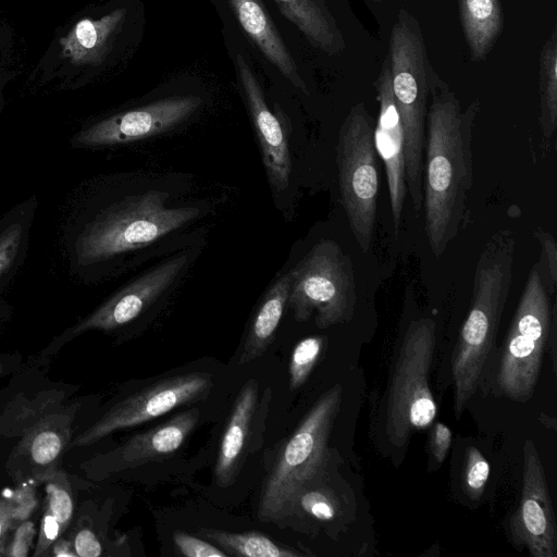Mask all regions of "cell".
Instances as JSON below:
<instances>
[{
  "instance_id": "obj_3",
  "label": "cell",
  "mask_w": 557,
  "mask_h": 557,
  "mask_svg": "<svg viewBox=\"0 0 557 557\" xmlns=\"http://www.w3.org/2000/svg\"><path fill=\"white\" fill-rule=\"evenodd\" d=\"M388 65L394 101L405 140L407 194L416 212L423 207V153L430 67L418 22L401 10L389 37Z\"/></svg>"
},
{
  "instance_id": "obj_29",
  "label": "cell",
  "mask_w": 557,
  "mask_h": 557,
  "mask_svg": "<svg viewBox=\"0 0 557 557\" xmlns=\"http://www.w3.org/2000/svg\"><path fill=\"white\" fill-rule=\"evenodd\" d=\"M61 434L49 424L36 430L28 442V453L32 460L38 466H48L54 462L63 449Z\"/></svg>"
},
{
  "instance_id": "obj_14",
  "label": "cell",
  "mask_w": 557,
  "mask_h": 557,
  "mask_svg": "<svg viewBox=\"0 0 557 557\" xmlns=\"http://www.w3.org/2000/svg\"><path fill=\"white\" fill-rule=\"evenodd\" d=\"M377 92L380 110L374 128V146L377 156L384 163L394 232L397 234L403 220L405 199L408 194L404 133L393 97L388 59H386L377 81Z\"/></svg>"
},
{
  "instance_id": "obj_35",
  "label": "cell",
  "mask_w": 557,
  "mask_h": 557,
  "mask_svg": "<svg viewBox=\"0 0 557 557\" xmlns=\"http://www.w3.org/2000/svg\"><path fill=\"white\" fill-rule=\"evenodd\" d=\"M430 432V451L437 463H442L449 451L453 441L450 429L441 422L432 423Z\"/></svg>"
},
{
  "instance_id": "obj_11",
  "label": "cell",
  "mask_w": 557,
  "mask_h": 557,
  "mask_svg": "<svg viewBox=\"0 0 557 557\" xmlns=\"http://www.w3.org/2000/svg\"><path fill=\"white\" fill-rule=\"evenodd\" d=\"M509 529L513 542L532 557L557 556L555 512L544 467L531 438L523 445L521 496Z\"/></svg>"
},
{
  "instance_id": "obj_25",
  "label": "cell",
  "mask_w": 557,
  "mask_h": 557,
  "mask_svg": "<svg viewBox=\"0 0 557 557\" xmlns=\"http://www.w3.org/2000/svg\"><path fill=\"white\" fill-rule=\"evenodd\" d=\"M319 480L300 488L289 507L288 517L307 516L317 521L330 522L341 512V503L336 493L318 483Z\"/></svg>"
},
{
  "instance_id": "obj_39",
  "label": "cell",
  "mask_w": 557,
  "mask_h": 557,
  "mask_svg": "<svg viewBox=\"0 0 557 557\" xmlns=\"http://www.w3.org/2000/svg\"><path fill=\"white\" fill-rule=\"evenodd\" d=\"M539 419L542 421V423L546 428H550L553 430L556 429V420H555V418L546 417L544 413H541Z\"/></svg>"
},
{
  "instance_id": "obj_9",
  "label": "cell",
  "mask_w": 557,
  "mask_h": 557,
  "mask_svg": "<svg viewBox=\"0 0 557 557\" xmlns=\"http://www.w3.org/2000/svg\"><path fill=\"white\" fill-rule=\"evenodd\" d=\"M336 162L341 200L352 235L366 253L375 231L379 166L373 120L363 102L355 104L342 124Z\"/></svg>"
},
{
  "instance_id": "obj_5",
  "label": "cell",
  "mask_w": 557,
  "mask_h": 557,
  "mask_svg": "<svg viewBox=\"0 0 557 557\" xmlns=\"http://www.w3.org/2000/svg\"><path fill=\"white\" fill-rule=\"evenodd\" d=\"M436 324L431 318L412 320L403 337L385 399V435L403 447L411 434L429 428L437 413L430 388Z\"/></svg>"
},
{
  "instance_id": "obj_17",
  "label": "cell",
  "mask_w": 557,
  "mask_h": 557,
  "mask_svg": "<svg viewBox=\"0 0 557 557\" xmlns=\"http://www.w3.org/2000/svg\"><path fill=\"white\" fill-rule=\"evenodd\" d=\"M259 384L248 380L239 389L225 425L214 467L220 486L231 485L238 475L248 455L257 413L260 409Z\"/></svg>"
},
{
  "instance_id": "obj_13",
  "label": "cell",
  "mask_w": 557,
  "mask_h": 557,
  "mask_svg": "<svg viewBox=\"0 0 557 557\" xmlns=\"http://www.w3.org/2000/svg\"><path fill=\"white\" fill-rule=\"evenodd\" d=\"M186 262L187 257L180 255L145 272L65 332L61 344L90 330L110 331L132 322L169 288Z\"/></svg>"
},
{
  "instance_id": "obj_26",
  "label": "cell",
  "mask_w": 557,
  "mask_h": 557,
  "mask_svg": "<svg viewBox=\"0 0 557 557\" xmlns=\"http://www.w3.org/2000/svg\"><path fill=\"white\" fill-rule=\"evenodd\" d=\"M325 337L308 336L294 347L288 366L289 388L295 391L302 386L310 376L324 348Z\"/></svg>"
},
{
  "instance_id": "obj_16",
  "label": "cell",
  "mask_w": 557,
  "mask_h": 557,
  "mask_svg": "<svg viewBox=\"0 0 557 557\" xmlns=\"http://www.w3.org/2000/svg\"><path fill=\"white\" fill-rule=\"evenodd\" d=\"M236 65L269 181L276 190H283L288 186L290 174V156L285 134L280 121L269 109L256 76L239 53L236 54Z\"/></svg>"
},
{
  "instance_id": "obj_23",
  "label": "cell",
  "mask_w": 557,
  "mask_h": 557,
  "mask_svg": "<svg viewBox=\"0 0 557 557\" xmlns=\"http://www.w3.org/2000/svg\"><path fill=\"white\" fill-rule=\"evenodd\" d=\"M198 533L218 544L228 556L298 557L300 553L273 542L267 535L251 531L234 533L218 529H200Z\"/></svg>"
},
{
  "instance_id": "obj_20",
  "label": "cell",
  "mask_w": 557,
  "mask_h": 557,
  "mask_svg": "<svg viewBox=\"0 0 557 557\" xmlns=\"http://www.w3.org/2000/svg\"><path fill=\"white\" fill-rule=\"evenodd\" d=\"M290 285L292 275L288 271L269 288L251 321L238 360L240 366L261 357L274 341L288 302Z\"/></svg>"
},
{
  "instance_id": "obj_38",
  "label": "cell",
  "mask_w": 557,
  "mask_h": 557,
  "mask_svg": "<svg viewBox=\"0 0 557 557\" xmlns=\"http://www.w3.org/2000/svg\"><path fill=\"white\" fill-rule=\"evenodd\" d=\"M71 543L63 540H57L52 546V552L50 553L53 556H70L75 557V552L72 550Z\"/></svg>"
},
{
  "instance_id": "obj_32",
  "label": "cell",
  "mask_w": 557,
  "mask_h": 557,
  "mask_svg": "<svg viewBox=\"0 0 557 557\" xmlns=\"http://www.w3.org/2000/svg\"><path fill=\"white\" fill-rule=\"evenodd\" d=\"M534 238L540 243L542 247V253L541 259L545 265L548 284H549V290L552 294L556 290V284H557V244L554 236L543 230V228H536L534 231Z\"/></svg>"
},
{
  "instance_id": "obj_41",
  "label": "cell",
  "mask_w": 557,
  "mask_h": 557,
  "mask_svg": "<svg viewBox=\"0 0 557 557\" xmlns=\"http://www.w3.org/2000/svg\"><path fill=\"white\" fill-rule=\"evenodd\" d=\"M375 1H377V0H375Z\"/></svg>"
},
{
  "instance_id": "obj_6",
  "label": "cell",
  "mask_w": 557,
  "mask_h": 557,
  "mask_svg": "<svg viewBox=\"0 0 557 557\" xmlns=\"http://www.w3.org/2000/svg\"><path fill=\"white\" fill-rule=\"evenodd\" d=\"M540 258L529 272L502 347L497 385L507 398L525 403L534 394L552 317V296Z\"/></svg>"
},
{
  "instance_id": "obj_12",
  "label": "cell",
  "mask_w": 557,
  "mask_h": 557,
  "mask_svg": "<svg viewBox=\"0 0 557 557\" xmlns=\"http://www.w3.org/2000/svg\"><path fill=\"white\" fill-rule=\"evenodd\" d=\"M197 96H175L122 112L77 135L88 146L115 145L164 133L188 119L201 104Z\"/></svg>"
},
{
  "instance_id": "obj_19",
  "label": "cell",
  "mask_w": 557,
  "mask_h": 557,
  "mask_svg": "<svg viewBox=\"0 0 557 557\" xmlns=\"http://www.w3.org/2000/svg\"><path fill=\"white\" fill-rule=\"evenodd\" d=\"M124 18L125 10L115 9L97 20H81L60 39L62 57L75 65L100 64Z\"/></svg>"
},
{
  "instance_id": "obj_24",
  "label": "cell",
  "mask_w": 557,
  "mask_h": 557,
  "mask_svg": "<svg viewBox=\"0 0 557 557\" xmlns=\"http://www.w3.org/2000/svg\"><path fill=\"white\" fill-rule=\"evenodd\" d=\"M539 122L543 137V145L548 146L557 126L556 32H553L541 53Z\"/></svg>"
},
{
  "instance_id": "obj_1",
  "label": "cell",
  "mask_w": 557,
  "mask_h": 557,
  "mask_svg": "<svg viewBox=\"0 0 557 557\" xmlns=\"http://www.w3.org/2000/svg\"><path fill=\"white\" fill-rule=\"evenodd\" d=\"M423 161L424 228L434 257H441L468 216L473 185L472 132L480 102L466 110L435 74L429 90Z\"/></svg>"
},
{
  "instance_id": "obj_30",
  "label": "cell",
  "mask_w": 557,
  "mask_h": 557,
  "mask_svg": "<svg viewBox=\"0 0 557 557\" xmlns=\"http://www.w3.org/2000/svg\"><path fill=\"white\" fill-rule=\"evenodd\" d=\"M490 476V463L475 446L465 450L463 490L466 494L479 499Z\"/></svg>"
},
{
  "instance_id": "obj_18",
  "label": "cell",
  "mask_w": 557,
  "mask_h": 557,
  "mask_svg": "<svg viewBox=\"0 0 557 557\" xmlns=\"http://www.w3.org/2000/svg\"><path fill=\"white\" fill-rule=\"evenodd\" d=\"M243 29L255 41L267 59L289 79L293 85L308 94L299 76L295 61L268 15L261 0H230Z\"/></svg>"
},
{
  "instance_id": "obj_10",
  "label": "cell",
  "mask_w": 557,
  "mask_h": 557,
  "mask_svg": "<svg viewBox=\"0 0 557 557\" xmlns=\"http://www.w3.org/2000/svg\"><path fill=\"white\" fill-rule=\"evenodd\" d=\"M213 385L210 373L193 371L164 376L113 405L73 442L91 445L109 434L133 428L206 398Z\"/></svg>"
},
{
  "instance_id": "obj_27",
  "label": "cell",
  "mask_w": 557,
  "mask_h": 557,
  "mask_svg": "<svg viewBox=\"0 0 557 557\" xmlns=\"http://www.w3.org/2000/svg\"><path fill=\"white\" fill-rule=\"evenodd\" d=\"M35 507V498L26 488L0 497V556H4L8 536Z\"/></svg>"
},
{
  "instance_id": "obj_21",
  "label": "cell",
  "mask_w": 557,
  "mask_h": 557,
  "mask_svg": "<svg viewBox=\"0 0 557 557\" xmlns=\"http://www.w3.org/2000/svg\"><path fill=\"white\" fill-rule=\"evenodd\" d=\"M281 13L327 54L338 53L344 40L334 18L320 0H275Z\"/></svg>"
},
{
  "instance_id": "obj_34",
  "label": "cell",
  "mask_w": 557,
  "mask_h": 557,
  "mask_svg": "<svg viewBox=\"0 0 557 557\" xmlns=\"http://www.w3.org/2000/svg\"><path fill=\"white\" fill-rule=\"evenodd\" d=\"M36 534L35 523L25 519L14 530L11 542L8 543L4 556L26 557Z\"/></svg>"
},
{
  "instance_id": "obj_22",
  "label": "cell",
  "mask_w": 557,
  "mask_h": 557,
  "mask_svg": "<svg viewBox=\"0 0 557 557\" xmlns=\"http://www.w3.org/2000/svg\"><path fill=\"white\" fill-rule=\"evenodd\" d=\"M460 21L474 61L491 51L503 26L499 0H459Z\"/></svg>"
},
{
  "instance_id": "obj_37",
  "label": "cell",
  "mask_w": 557,
  "mask_h": 557,
  "mask_svg": "<svg viewBox=\"0 0 557 557\" xmlns=\"http://www.w3.org/2000/svg\"><path fill=\"white\" fill-rule=\"evenodd\" d=\"M73 549L79 557H99L102 554L99 540L89 529H82L76 533Z\"/></svg>"
},
{
  "instance_id": "obj_31",
  "label": "cell",
  "mask_w": 557,
  "mask_h": 557,
  "mask_svg": "<svg viewBox=\"0 0 557 557\" xmlns=\"http://www.w3.org/2000/svg\"><path fill=\"white\" fill-rule=\"evenodd\" d=\"M173 544L176 552L186 557H227L228 555L211 543L193 536L188 533L176 531L173 534Z\"/></svg>"
},
{
  "instance_id": "obj_36",
  "label": "cell",
  "mask_w": 557,
  "mask_h": 557,
  "mask_svg": "<svg viewBox=\"0 0 557 557\" xmlns=\"http://www.w3.org/2000/svg\"><path fill=\"white\" fill-rule=\"evenodd\" d=\"M21 224L15 223L0 235V276L12 263L16 255L21 242Z\"/></svg>"
},
{
  "instance_id": "obj_4",
  "label": "cell",
  "mask_w": 557,
  "mask_h": 557,
  "mask_svg": "<svg viewBox=\"0 0 557 557\" xmlns=\"http://www.w3.org/2000/svg\"><path fill=\"white\" fill-rule=\"evenodd\" d=\"M342 394L341 384L323 393L284 443L261 490L258 509L261 520L277 523L287 519L296 493L322 478Z\"/></svg>"
},
{
  "instance_id": "obj_7",
  "label": "cell",
  "mask_w": 557,
  "mask_h": 557,
  "mask_svg": "<svg viewBox=\"0 0 557 557\" xmlns=\"http://www.w3.org/2000/svg\"><path fill=\"white\" fill-rule=\"evenodd\" d=\"M166 198L168 193L148 190L111 208L79 236V259L99 261L141 248L198 215L195 207L166 208Z\"/></svg>"
},
{
  "instance_id": "obj_2",
  "label": "cell",
  "mask_w": 557,
  "mask_h": 557,
  "mask_svg": "<svg viewBox=\"0 0 557 557\" xmlns=\"http://www.w3.org/2000/svg\"><path fill=\"white\" fill-rule=\"evenodd\" d=\"M515 252L513 232L499 230L485 242L479 255L470 309L451 356L457 419L479 386L496 338L512 284Z\"/></svg>"
},
{
  "instance_id": "obj_40",
  "label": "cell",
  "mask_w": 557,
  "mask_h": 557,
  "mask_svg": "<svg viewBox=\"0 0 557 557\" xmlns=\"http://www.w3.org/2000/svg\"><path fill=\"white\" fill-rule=\"evenodd\" d=\"M2 370H3V364L0 363V373L2 372Z\"/></svg>"
},
{
  "instance_id": "obj_8",
  "label": "cell",
  "mask_w": 557,
  "mask_h": 557,
  "mask_svg": "<svg viewBox=\"0 0 557 557\" xmlns=\"http://www.w3.org/2000/svg\"><path fill=\"white\" fill-rule=\"evenodd\" d=\"M292 275L287 307L298 322L315 313L320 329L351 320L357 304V284L352 263L333 239L315 243L289 271Z\"/></svg>"
},
{
  "instance_id": "obj_28",
  "label": "cell",
  "mask_w": 557,
  "mask_h": 557,
  "mask_svg": "<svg viewBox=\"0 0 557 557\" xmlns=\"http://www.w3.org/2000/svg\"><path fill=\"white\" fill-rule=\"evenodd\" d=\"M44 480L47 493L46 505L57 517L62 533L73 515V497L69 479L63 472L50 469L45 473Z\"/></svg>"
},
{
  "instance_id": "obj_33",
  "label": "cell",
  "mask_w": 557,
  "mask_h": 557,
  "mask_svg": "<svg viewBox=\"0 0 557 557\" xmlns=\"http://www.w3.org/2000/svg\"><path fill=\"white\" fill-rule=\"evenodd\" d=\"M60 534V523L51 509L46 505L34 556L41 557L49 555Z\"/></svg>"
},
{
  "instance_id": "obj_15",
  "label": "cell",
  "mask_w": 557,
  "mask_h": 557,
  "mask_svg": "<svg viewBox=\"0 0 557 557\" xmlns=\"http://www.w3.org/2000/svg\"><path fill=\"white\" fill-rule=\"evenodd\" d=\"M199 416L197 408H190L135 434L99 459L101 470L112 473L174 454L197 426Z\"/></svg>"
}]
</instances>
